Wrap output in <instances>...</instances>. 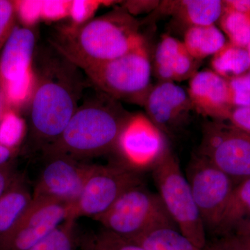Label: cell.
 <instances>
[{"instance_id":"obj_1","label":"cell","mask_w":250,"mask_h":250,"mask_svg":"<svg viewBox=\"0 0 250 250\" xmlns=\"http://www.w3.org/2000/svg\"><path fill=\"white\" fill-rule=\"evenodd\" d=\"M39 64L31 93L30 123L33 137L42 150L62 136L70 123L83 85L77 76L79 67L56 49Z\"/></svg>"},{"instance_id":"obj_2","label":"cell","mask_w":250,"mask_h":250,"mask_svg":"<svg viewBox=\"0 0 250 250\" xmlns=\"http://www.w3.org/2000/svg\"><path fill=\"white\" fill-rule=\"evenodd\" d=\"M145 42L139 22L126 10L118 9L80 25L59 28L50 44L83 70L118 58Z\"/></svg>"},{"instance_id":"obj_3","label":"cell","mask_w":250,"mask_h":250,"mask_svg":"<svg viewBox=\"0 0 250 250\" xmlns=\"http://www.w3.org/2000/svg\"><path fill=\"white\" fill-rule=\"evenodd\" d=\"M100 93L78 106L62 136L42 149L43 154H62L80 161L116 149L131 115L118 101Z\"/></svg>"},{"instance_id":"obj_4","label":"cell","mask_w":250,"mask_h":250,"mask_svg":"<svg viewBox=\"0 0 250 250\" xmlns=\"http://www.w3.org/2000/svg\"><path fill=\"white\" fill-rule=\"evenodd\" d=\"M95 88L117 101L144 105L152 66L146 42L118 58L83 69Z\"/></svg>"},{"instance_id":"obj_5","label":"cell","mask_w":250,"mask_h":250,"mask_svg":"<svg viewBox=\"0 0 250 250\" xmlns=\"http://www.w3.org/2000/svg\"><path fill=\"white\" fill-rule=\"evenodd\" d=\"M158 194L179 231L197 248L207 246V231L191 189L177 158L167 151L152 169Z\"/></svg>"},{"instance_id":"obj_6","label":"cell","mask_w":250,"mask_h":250,"mask_svg":"<svg viewBox=\"0 0 250 250\" xmlns=\"http://www.w3.org/2000/svg\"><path fill=\"white\" fill-rule=\"evenodd\" d=\"M95 220L104 229L129 240L160 227L177 228L159 194L143 185L126 190L106 213Z\"/></svg>"},{"instance_id":"obj_7","label":"cell","mask_w":250,"mask_h":250,"mask_svg":"<svg viewBox=\"0 0 250 250\" xmlns=\"http://www.w3.org/2000/svg\"><path fill=\"white\" fill-rule=\"evenodd\" d=\"M142 176L122 162L93 165L80 197L70 206L67 220L104 214L126 190L143 185Z\"/></svg>"},{"instance_id":"obj_8","label":"cell","mask_w":250,"mask_h":250,"mask_svg":"<svg viewBox=\"0 0 250 250\" xmlns=\"http://www.w3.org/2000/svg\"><path fill=\"white\" fill-rule=\"evenodd\" d=\"M224 121L206 124L199 154L236 185L250 177V138Z\"/></svg>"},{"instance_id":"obj_9","label":"cell","mask_w":250,"mask_h":250,"mask_svg":"<svg viewBox=\"0 0 250 250\" xmlns=\"http://www.w3.org/2000/svg\"><path fill=\"white\" fill-rule=\"evenodd\" d=\"M186 177L207 233L213 234L236 184L227 174L199 154L189 163Z\"/></svg>"},{"instance_id":"obj_10","label":"cell","mask_w":250,"mask_h":250,"mask_svg":"<svg viewBox=\"0 0 250 250\" xmlns=\"http://www.w3.org/2000/svg\"><path fill=\"white\" fill-rule=\"evenodd\" d=\"M70 205L33 198L13 229L0 240V250H29L68 219Z\"/></svg>"},{"instance_id":"obj_11","label":"cell","mask_w":250,"mask_h":250,"mask_svg":"<svg viewBox=\"0 0 250 250\" xmlns=\"http://www.w3.org/2000/svg\"><path fill=\"white\" fill-rule=\"evenodd\" d=\"M116 149L125 165L143 172L153 169L168 150L165 134L147 116L130 117L122 131Z\"/></svg>"},{"instance_id":"obj_12","label":"cell","mask_w":250,"mask_h":250,"mask_svg":"<svg viewBox=\"0 0 250 250\" xmlns=\"http://www.w3.org/2000/svg\"><path fill=\"white\" fill-rule=\"evenodd\" d=\"M45 166L33 198L49 199L72 205L82 191L92 166L62 154H44Z\"/></svg>"},{"instance_id":"obj_13","label":"cell","mask_w":250,"mask_h":250,"mask_svg":"<svg viewBox=\"0 0 250 250\" xmlns=\"http://www.w3.org/2000/svg\"><path fill=\"white\" fill-rule=\"evenodd\" d=\"M149 119L165 134H170L194 109L188 93L172 82H161L151 88L145 103Z\"/></svg>"},{"instance_id":"obj_14","label":"cell","mask_w":250,"mask_h":250,"mask_svg":"<svg viewBox=\"0 0 250 250\" xmlns=\"http://www.w3.org/2000/svg\"><path fill=\"white\" fill-rule=\"evenodd\" d=\"M194 109L214 121H228L233 105L229 81L213 70L197 72L188 90Z\"/></svg>"},{"instance_id":"obj_15","label":"cell","mask_w":250,"mask_h":250,"mask_svg":"<svg viewBox=\"0 0 250 250\" xmlns=\"http://www.w3.org/2000/svg\"><path fill=\"white\" fill-rule=\"evenodd\" d=\"M36 36L30 28L14 27L1 48L0 77L3 85L34 77Z\"/></svg>"},{"instance_id":"obj_16","label":"cell","mask_w":250,"mask_h":250,"mask_svg":"<svg viewBox=\"0 0 250 250\" xmlns=\"http://www.w3.org/2000/svg\"><path fill=\"white\" fill-rule=\"evenodd\" d=\"M196 61L183 42L170 36H163L154 57L156 75L161 82L186 80L196 73Z\"/></svg>"},{"instance_id":"obj_17","label":"cell","mask_w":250,"mask_h":250,"mask_svg":"<svg viewBox=\"0 0 250 250\" xmlns=\"http://www.w3.org/2000/svg\"><path fill=\"white\" fill-rule=\"evenodd\" d=\"M166 4L170 14L189 27L215 24L224 10L223 1L220 0H184L167 1Z\"/></svg>"},{"instance_id":"obj_18","label":"cell","mask_w":250,"mask_h":250,"mask_svg":"<svg viewBox=\"0 0 250 250\" xmlns=\"http://www.w3.org/2000/svg\"><path fill=\"white\" fill-rule=\"evenodd\" d=\"M250 221V177L235 186L213 234L223 236L246 222Z\"/></svg>"},{"instance_id":"obj_19","label":"cell","mask_w":250,"mask_h":250,"mask_svg":"<svg viewBox=\"0 0 250 250\" xmlns=\"http://www.w3.org/2000/svg\"><path fill=\"white\" fill-rule=\"evenodd\" d=\"M183 43L192 58L198 61L214 55L227 42L223 32L212 24L189 27Z\"/></svg>"},{"instance_id":"obj_20","label":"cell","mask_w":250,"mask_h":250,"mask_svg":"<svg viewBox=\"0 0 250 250\" xmlns=\"http://www.w3.org/2000/svg\"><path fill=\"white\" fill-rule=\"evenodd\" d=\"M33 200L24 186H17L0 197V240L14 228Z\"/></svg>"},{"instance_id":"obj_21","label":"cell","mask_w":250,"mask_h":250,"mask_svg":"<svg viewBox=\"0 0 250 250\" xmlns=\"http://www.w3.org/2000/svg\"><path fill=\"white\" fill-rule=\"evenodd\" d=\"M130 241L146 250H205L197 248L178 229L172 227L154 228Z\"/></svg>"},{"instance_id":"obj_22","label":"cell","mask_w":250,"mask_h":250,"mask_svg":"<svg viewBox=\"0 0 250 250\" xmlns=\"http://www.w3.org/2000/svg\"><path fill=\"white\" fill-rule=\"evenodd\" d=\"M211 67L213 72L228 80L246 75L250 70L248 49L227 42L213 56Z\"/></svg>"},{"instance_id":"obj_23","label":"cell","mask_w":250,"mask_h":250,"mask_svg":"<svg viewBox=\"0 0 250 250\" xmlns=\"http://www.w3.org/2000/svg\"><path fill=\"white\" fill-rule=\"evenodd\" d=\"M220 25L233 45L248 48L250 44V15L224 7Z\"/></svg>"},{"instance_id":"obj_24","label":"cell","mask_w":250,"mask_h":250,"mask_svg":"<svg viewBox=\"0 0 250 250\" xmlns=\"http://www.w3.org/2000/svg\"><path fill=\"white\" fill-rule=\"evenodd\" d=\"M82 250H146L127 238L103 229L81 240Z\"/></svg>"},{"instance_id":"obj_25","label":"cell","mask_w":250,"mask_h":250,"mask_svg":"<svg viewBox=\"0 0 250 250\" xmlns=\"http://www.w3.org/2000/svg\"><path fill=\"white\" fill-rule=\"evenodd\" d=\"M76 220H67L29 250H76Z\"/></svg>"},{"instance_id":"obj_26","label":"cell","mask_w":250,"mask_h":250,"mask_svg":"<svg viewBox=\"0 0 250 250\" xmlns=\"http://www.w3.org/2000/svg\"><path fill=\"white\" fill-rule=\"evenodd\" d=\"M213 243L223 250H250V221L218 237Z\"/></svg>"},{"instance_id":"obj_27","label":"cell","mask_w":250,"mask_h":250,"mask_svg":"<svg viewBox=\"0 0 250 250\" xmlns=\"http://www.w3.org/2000/svg\"><path fill=\"white\" fill-rule=\"evenodd\" d=\"M24 128L22 120L16 113H6L0 123V144L9 148L14 147L21 141Z\"/></svg>"},{"instance_id":"obj_28","label":"cell","mask_w":250,"mask_h":250,"mask_svg":"<svg viewBox=\"0 0 250 250\" xmlns=\"http://www.w3.org/2000/svg\"><path fill=\"white\" fill-rule=\"evenodd\" d=\"M233 107L250 106V73L228 80Z\"/></svg>"},{"instance_id":"obj_29","label":"cell","mask_w":250,"mask_h":250,"mask_svg":"<svg viewBox=\"0 0 250 250\" xmlns=\"http://www.w3.org/2000/svg\"><path fill=\"white\" fill-rule=\"evenodd\" d=\"M16 15L14 1L0 0V49L9 37L15 26Z\"/></svg>"},{"instance_id":"obj_30","label":"cell","mask_w":250,"mask_h":250,"mask_svg":"<svg viewBox=\"0 0 250 250\" xmlns=\"http://www.w3.org/2000/svg\"><path fill=\"white\" fill-rule=\"evenodd\" d=\"M16 15L19 16L24 27L34 25L41 18L42 1H14Z\"/></svg>"},{"instance_id":"obj_31","label":"cell","mask_w":250,"mask_h":250,"mask_svg":"<svg viewBox=\"0 0 250 250\" xmlns=\"http://www.w3.org/2000/svg\"><path fill=\"white\" fill-rule=\"evenodd\" d=\"M101 2L93 1H72L70 16L74 25H80L90 21Z\"/></svg>"},{"instance_id":"obj_32","label":"cell","mask_w":250,"mask_h":250,"mask_svg":"<svg viewBox=\"0 0 250 250\" xmlns=\"http://www.w3.org/2000/svg\"><path fill=\"white\" fill-rule=\"evenodd\" d=\"M72 1H42L41 18L47 21H57L70 15Z\"/></svg>"},{"instance_id":"obj_33","label":"cell","mask_w":250,"mask_h":250,"mask_svg":"<svg viewBox=\"0 0 250 250\" xmlns=\"http://www.w3.org/2000/svg\"><path fill=\"white\" fill-rule=\"evenodd\" d=\"M228 121L250 138V106L233 108Z\"/></svg>"},{"instance_id":"obj_34","label":"cell","mask_w":250,"mask_h":250,"mask_svg":"<svg viewBox=\"0 0 250 250\" xmlns=\"http://www.w3.org/2000/svg\"><path fill=\"white\" fill-rule=\"evenodd\" d=\"M224 7L241 14L250 15V0L223 1Z\"/></svg>"},{"instance_id":"obj_35","label":"cell","mask_w":250,"mask_h":250,"mask_svg":"<svg viewBox=\"0 0 250 250\" xmlns=\"http://www.w3.org/2000/svg\"><path fill=\"white\" fill-rule=\"evenodd\" d=\"M9 176L7 171L0 170V197L4 195L9 185Z\"/></svg>"},{"instance_id":"obj_36","label":"cell","mask_w":250,"mask_h":250,"mask_svg":"<svg viewBox=\"0 0 250 250\" xmlns=\"http://www.w3.org/2000/svg\"><path fill=\"white\" fill-rule=\"evenodd\" d=\"M11 156V150L9 147L0 144V166L9 160Z\"/></svg>"},{"instance_id":"obj_37","label":"cell","mask_w":250,"mask_h":250,"mask_svg":"<svg viewBox=\"0 0 250 250\" xmlns=\"http://www.w3.org/2000/svg\"><path fill=\"white\" fill-rule=\"evenodd\" d=\"M205 250H223L220 249V248H218V246H215L214 243H210V244H208L207 243V246H206Z\"/></svg>"},{"instance_id":"obj_38","label":"cell","mask_w":250,"mask_h":250,"mask_svg":"<svg viewBox=\"0 0 250 250\" xmlns=\"http://www.w3.org/2000/svg\"><path fill=\"white\" fill-rule=\"evenodd\" d=\"M247 49H248V53H249L250 59V44L249 46H248V48H247Z\"/></svg>"},{"instance_id":"obj_39","label":"cell","mask_w":250,"mask_h":250,"mask_svg":"<svg viewBox=\"0 0 250 250\" xmlns=\"http://www.w3.org/2000/svg\"><path fill=\"white\" fill-rule=\"evenodd\" d=\"M0 98H1V95H0Z\"/></svg>"},{"instance_id":"obj_40","label":"cell","mask_w":250,"mask_h":250,"mask_svg":"<svg viewBox=\"0 0 250 250\" xmlns=\"http://www.w3.org/2000/svg\"></svg>"}]
</instances>
